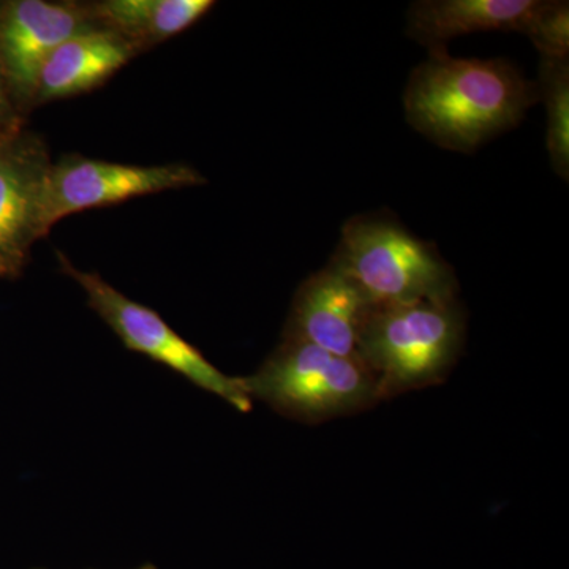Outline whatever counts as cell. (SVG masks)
Masks as SVG:
<instances>
[{
	"instance_id": "6da1fadb",
	"label": "cell",
	"mask_w": 569,
	"mask_h": 569,
	"mask_svg": "<svg viewBox=\"0 0 569 569\" xmlns=\"http://www.w3.org/2000/svg\"><path fill=\"white\" fill-rule=\"evenodd\" d=\"M538 102L537 84L505 59H458L447 52L411 71L407 121L438 148L475 152L515 129Z\"/></svg>"
},
{
	"instance_id": "7a4b0ae2",
	"label": "cell",
	"mask_w": 569,
	"mask_h": 569,
	"mask_svg": "<svg viewBox=\"0 0 569 569\" xmlns=\"http://www.w3.org/2000/svg\"><path fill=\"white\" fill-rule=\"evenodd\" d=\"M466 313L458 298L372 306L358 356L377 380L378 402L443 383L462 355Z\"/></svg>"
},
{
	"instance_id": "3957f363",
	"label": "cell",
	"mask_w": 569,
	"mask_h": 569,
	"mask_svg": "<svg viewBox=\"0 0 569 569\" xmlns=\"http://www.w3.org/2000/svg\"><path fill=\"white\" fill-rule=\"evenodd\" d=\"M329 263L350 277L372 306L458 298L455 271L436 247L387 216L348 220Z\"/></svg>"
},
{
	"instance_id": "277c9868",
	"label": "cell",
	"mask_w": 569,
	"mask_h": 569,
	"mask_svg": "<svg viewBox=\"0 0 569 569\" xmlns=\"http://www.w3.org/2000/svg\"><path fill=\"white\" fill-rule=\"evenodd\" d=\"M244 383L252 400L306 425L361 413L378 403L376 377L359 356L329 353L295 339H283Z\"/></svg>"
},
{
	"instance_id": "5b68a950",
	"label": "cell",
	"mask_w": 569,
	"mask_h": 569,
	"mask_svg": "<svg viewBox=\"0 0 569 569\" xmlns=\"http://www.w3.org/2000/svg\"><path fill=\"white\" fill-rule=\"evenodd\" d=\"M59 261L63 272L80 284L89 305L121 337L127 348L170 367L198 388L220 397L242 413L252 410L253 400L247 392L244 378L224 376L197 348L173 331L159 313L127 298L104 282L102 277L80 271L62 254Z\"/></svg>"
},
{
	"instance_id": "8992f818",
	"label": "cell",
	"mask_w": 569,
	"mask_h": 569,
	"mask_svg": "<svg viewBox=\"0 0 569 569\" xmlns=\"http://www.w3.org/2000/svg\"><path fill=\"white\" fill-rule=\"evenodd\" d=\"M204 182L203 176L187 164L134 167L86 157H63L58 163H51L44 183V228L50 233L63 217L86 209Z\"/></svg>"
},
{
	"instance_id": "52a82bcc",
	"label": "cell",
	"mask_w": 569,
	"mask_h": 569,
	"mask_svg": "<svg viewBox=\"0 0 569 569\" xmlns=\"http://www.w3.org/2000/svg\"><path fill=\"white\" fill-rule=\"evenodd\" d=\"M97 26L91 7L44 0L0 3V70L17 103L33 102L41 67L59 44Z\"/></svg>"
},
{
	"instance_id": "ba28073f",
	"label": "cell",
	"mask_w": 569,
	"mask_h": 569,
	"mask_svg": "<svg viewBox=\"0 0 569 569\" xmlns=\"http://www.w3.org/2000/svg\"><path fill=\"white\" fill-rule=\"evenodd\" d=\"M51 162L43 142L21 130L0 138V277H13L48 234L44 183Z\"/></svg>"
},
{
	"instance_id": "9c48e42d",
	"label": "cell",
	"mask_w": 569,
	"mask_h": 569,
	"mask_svg": "<svg viewBox=\"0 0 569 569\" xmlns=\"http://www.w3.org/2000/svg\"><path fill=\"white\" fill-rule=\"evenodd\" d=\"M372 305L350 277L329 263L302 282L284 339L339 356H358V340Z\"/></svg>"
},
{
	"instance_id": "30bf717a",
	"label": "cell",
	"mask_w": 569,
	"mask_h": 569,
	"mask_svg": "<svg viewBox=\"0 0 569 569\" xmlns=\"http://www.w3.org/2000/svg\"><path fill=\"white\" fill-rule=\"evenodd\" d=\"M539 0H421L408 11L407 33L429 50L447 52L448 41L478 32H526Z\"/></svg>"
},
{
	"instance_id": "8fae6325",
	"label": "cell",
	"mask_w": 569,
	"mask_h": 569,
	"mask_svg": "<svg viewBox=\"0 0 569 569\" xmlns=\"http://www.w3.org/2000/svg\"><path fill=\"white\" fill-rule=\"evenodd\" d=\"M138 50L119 33L102 26L70 37L41 67L33 103L80 96L103 84Z\"/></svg>"
},
{
	"instance_id": "7c38bea8",
	"label": "cell",
	"mask_w": 569,
	"mask_h": 569,
	"mask_svg": "<svg viewBox=\"0 0 569 569\" xmlns=\"http://www.w3.org/2000/svg\"><path fill=\"white\" fill-rule=\"evenodd\" d=\"M212 6L211 0H107L89 7L97 24L140 51L186 31Z\"/></svg>"
},
{
	"instance_id": "4fadbf2b",
	"label": "cell",
	"mask_w": 569,
	"mask_h": 569,
	"mask_svg": "<svg viewBox=\"0 0 569 569\" xmlns=\"http://www.w3.org/2000/svg\"><path fill=\"white\" fill-rule=\"evenodd\" d=\"M538 100L546 107L548 129L546 148L550 164L561 179L569 174V62L567 59L541 58Z\"/></svg>"
},
{
	"instance_id": "5bb4252c",
	"label": "cell",
	"mask_w": 569,
	"mask_h": 569,
	"mask_svg": "<svg viewBox=\"0 0 569 569\" xmlns=\"http://www.w3.org/2000/svg\"><path fill=\"white\" fill-rule=\"evenodd\" d=\"M523 36L541 58L567 59L569 51V7L560 0H539L537 11L527 26Z\"/></svg>"
},
{
	"instance_id": "9a60e30c",
	"label": "cell",
	"mask_w": 569,
	"mask_h": 569,
	"mask_svg": "<svg viewBox=\"0 0 569 569\" xmlns=\"http://www.w3.org/2000/svg\"><path fill=\"white\" fill-rule=\"evenodd\" d=\"M17 100L13 99L6 77L0 70V137L20 130V118H18Z\"/></svg>"
},
{
	"instance_id": "2e32d148",
	"label": "cell",
	"mask_w": 569,
	"mask_h": 569,
	"mask_svg": "<svg viewBox=\"0 0 569 569\" xmlns=\"http://www.w3.org/2000/svg\"><path fill=\"white\" fill-rule=\"evenodd\" d=\"M134 569H157V568L153 567V565H144V567L134 568Z\"/></svg>"
},
{
	"instance_id": "e0dca14e",
	"label": "cell",
	"mask_w": 569,
	"mask_h": 569,
	"mask_svg": "<svg viewBox=\"0 0 569 569\" xmlns=\"http://www.w3.org/2000/svg\"><path fill=\"white\" fill-rule=\"evenodd\" d=\"M10 134V133H9ZM0 138H3V137H0Z\"/></svg>"
}]
</instances>
